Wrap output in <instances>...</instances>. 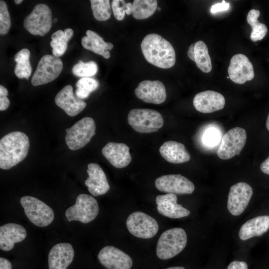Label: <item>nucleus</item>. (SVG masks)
I'll return each mask as SVG.
<instances>
[{
	"instance_id": "obj_1",
	"label": "nucleus",
	"mask_w": 269,
	"mask_h": 269,
	"mask_svg": "<svg viewBox=\"0 0 269 269\" xmlns=\"http://www.w3.org/2000/svg\"><path fill=\"white\" fill-rule=\"evenodd\" d=\"M140 46L145 59L153 65L168 69L175 64L176 55L173 46L160 35L147 34L142 40Z\"/></svg>"
},
{
	"instance_id": "obj_2",
	"label": "nucleus",
	"mask_w": 269,
	"mask_h": 269,
	"mask_svg": "<svg viewBox=\"0 0 269 269\" xmlns=\"http://www.w3.org/2000/svg\"><path fill=\"white\" fill-rule=\"evenodd\" d=\"M29 139L19 131L10 132L0 140V168L8 170L18 164L27 156Z\"/></svg>"
},
{
	"instance_id": "obj_3",
	"label": "nucleus",
	"mask_w": 269,
	"mask_h": 269,
	"mask_svg": "<svg viewBox=\"0 0 269 269\" xmlns=\"http://www.w3.org/2000/svg\"><path fill=\"white\" fill-rule=\"evenodd\" d=\"M187 242V235L183 229L174 228L166 230L157 241L156 255L161 260L171 259L183 251Z\"/></svg>"
},
{
	"instance_id": "obj_4",
	"label": "nucleus",
	"mask_w": 269,
	"mask_h": 269,
	"mask_svg": "<svg viewBox=\"0 0 269 269\" xmlns=\"http://www.w3.org/2000/svg\"><path fill=\"white\" fill-rule=\"evenodd\" d=\"M129 124L139 133H151L162 127L164 121L157 111L149 109H134L128 116Z\"/></svg>"
},
{
	"instance_id": "obj_5",
	"label": "nucleus",
	"mask_w": 269,
	"mask_h": 269,
	"mask_svg": "<svg viewBox=\"0 0 269 269\" xmlns=\"http://www.w3.org/2000/svg\"><path fill=\"white\" fill-rule=\"evenodd\" d=\"M96 125L91 117H84L65 131V141L72 150L79 149L89 142L95 134Z\"/></svg>"
},
{
	"instance_id": "obj_6",
	"label": "nucleus",
	"mask_w": 269,
	"mask_h": 269,
	"mask_svg": "<svg viewBox=\"0 0 269 269\" xmlns=\"http://www.w3.org/2000/svg\"><path fill=\"white\" fill-rule=\"evenodd\" d=\"M20 202L26 217L35 225L44 227L53 221V210L39 199L31 196H24L20 198Z\"/></svg>"
},
{
	"instance_id": "obj_7",
	"label": "nucleus",
	"mask_w": 269,
	"mask_h": 269,
	"mask_svg": "<svg viewBox=\"0 0 269 269\" xmlns=\"http://www.w3.org/2000/svg\"><path fill=\"white\" fill-rule=\"evenodd\" d=\"M99 210L98 202L93 197L80 194L77 196L75 204L67 209L65 216L69 222L77 221L88 223L97 217Z\"/></svg>"
},
{
	"instance_id": "obj_8",
	"label": "nucleus",
	"mask_w": 269,
	"mask_h": 269,
	"mask_svg": "<svg viewBox=\"0 0 269 269\" xmlns=\"http://www.w3.org/2000/svg\"><path fill=\"white\" fill-rule=\"evenodd\" d=\"M52 12L49 7L43 3L36 4L24 19V28L31 34L43 36L52 26Z\"/></svg>"
},
{
	"instance_id": "obj_9",
	"label": "nucleus",
	"mask_w": 269,
	"mask_h": 269,
	"mask_svg": "<svg viewBox=\"0 0 269 269\" xmlns=\"http://www.w3.org/2000/svg\"><path fill=\"white\" fill-rule=\"evenodd\" d=\"M247 140L245 129L235 127L229 130L223 136L217 154L221 159L226 160L239 155Z\"/></svg>"
},
{
	"instance_id": "obj_10",
	"label": "nucleus",
	"mask_w": 269,
	"mask_h": 269,
	"mask_svg": "<svg viewBox=\"0 0 269 269\" xmlns=\"http://www.w3.org/2000/svg\"><path fill=\"white\" fill-rule=\"evenodd\" d=\"M63 69V62L57 57L47 54L40 59L32 77L33 86L44 85L50 82L60 75Z\"/></svg>"
},
{
	"instance_id": "obj_11",
	"label": "nucleus",
	"mask_w": 269,
	"mask_h": 269,
	"mask_svg": "<svg viewBox=\"0 0 269 269\" xmlns=\"http://www.w3.org/2000/svg\"><path fill=\"white\" fill-rule=\"evenodd\" d=\"M129 232L141 239H150L158 231V224L155 219L141 211L131 214L126 221Z\"/></svg>"
},
{
	"instance_id": "obj_12",
	"label": "nucleus",
	"mask_w": 269,
	"mask_h": 269,
	"mask_svg": "<svg viewBox=\"0 0 269 269\" xmlns=\"http://www.w3.org/2000/svg\"><path fill=\"white\" fill-rule=\"evenodd\" d=\"M253 194V189L248 183L238 182L230 187L227 201V208L233 216L241 215L247 207Z\"/></svg>"
},
{
	"instance_id": "obj_13",
	"label": "nucleus",
	"mask_w": 269,
	"mask_h": 269,
	"mask_svg": "<svg viewBox=\"0 0 269 269\" xmlns=\"http://www.w3.org/2000/svg\"><path fill=\"white\" fill-rule=\"evenodd\" d=\"M154 184L161 192L175 194H189L195 189L194 184L181 174L162 175L156 179Z\"/></svg>"
},
{
	"instance_id": "obj_14",
	"label": "nucleus",
	"mask_w": 269,
	"mask_h": 269,
	"mask_svg": "<svg viewBox=\"0 0 269 269\" xmlns=\"http://www.w3.org/2000/svg\"><path fill=\"white\" fill-rule=\"evenodd\" d=\"M98 258L107 269H131L133 263L128 254L111 246L103 248L98 255Z\"/></svg>"
},
{
	"instance_id": "obj_15",
	"label": "nucleus",
	"mask_w": 269,
	"mask_h": 269,
	"mask_svg": "<svg viewBox=\"0 0 269 269\" xmlns=\"http://www.w3.org/2000/svg\"><path fill=\"white\" fill-rule=\"evenodd\" d=\"M228 72L230 79L239 84L252 80L255 76L252 63L245 55L240 53L231 58Z\"/></svg>"
},
{
	"instance_id": "obj_16",
	"label": "nucleus",
	"mask_w": 269,
	"mask_h": 269,
	"mask_svg": "<svg viewBox=\"0 0 269 269\" xmlns=\"http://www.w3.org/2000/svg\"><path fill=\"white\" fill-rule=\"evenodd\" d=\"M136 97L147 103L160 104L166 98L165 87L158 80H144L139 83L134 90Z\"/></svg>"
},
{
	"instance_id": "obj_17",
	"label": "nucleus",
	"mask_w": 269,
	"mask_h": 269,
	"mask_svg": "<svg viewBox=\"0 0 269 269\" xmlns=\"http://www.w3.org/2000/svg\"><path fill=\"white\" fill-rule=\"evenodd\" d=\"M55 102L70 117L77 115L87 105L86 102L74 94L73 87L70 85L65 86L57 94Z\"/></svg>"
},
{
	"instance_id": "obj_18",
	"label": "nucleus",
	"mask_w": 269,
	"mask_h": 269,
	"mask_svg": "<svg viewBox=\"0 0 269 269\" xmlns=\"http://www.w3.org/2000/svg\"><path fill=\"white\" fill-rule=\"evenodd\" d=\"M193 104L197 111L208 114L223 109L225 99L220 93L207 90L197 94L194 97Z\"/></svg>"
},
{
	"instance_id": "obj_19",
	"label": "nucleus",
	"mask_w": 269,
	"mask_h": 269,
	"mask_svg": "<svg viewBox=\"0 0 269 269\" xmlns=\"http://www.w3.org/2000/svg\"><path fill=\"white\" fill-rule=\"evenodd\" d=\"M88 177L85 181L89 192L94 196L106 194L110 188L106 174L101 167L97 163L88 164L86 170Z\"/></svg>"
},
{
	"instance_id": "obj_20",
	"label": "nucleus",
	"mask_w": 269,
	"mask_h": 269,
	"mask_svg": "<svg viewBox=\"0 0 269 269\" xmlns=\"http://www.w3.org/2000/svg\"><path fill=\"white\" fill-rule=\"evenodd\" d=\"M177 197L175 194L167 193L157 195L155 199L158 212L167 217L178 219L188 216L190 211L177 203Z\"/></svg>"
},
{
	"instance_id": "obj_21",
	"label": "nucleus",
	"mask_w": 269,
	"mask_h": 269,
	"mask_svg": "<svg viewBox=\"0 0 269 269\" xmlns=\"http://www.w3.org/2000/svg\"><path fill=\"white\" fill-rule=\"evenodd\" d=\"M104 156L114 167L123 168L132 161L129 147L125 143L110 142L102 149Z\"/></svg>"
},
{
	"instance_id": "obj_22",
	"label": "nucleus",
	"mask_w": 269,
	"mask_h": 269,
	"mask_svg": "<svg viewBox=\"0 0 269 269\" xmlns=\"http://www.w3.org/2000/svg\"><path fill=\"white\" fill-rule=\"evenodd\" d=\"M74 257V251L71 244L61 243L54 246L48 254L49 269H67Z\"/></svg>"
},
{
	"instance_id": "obj_23",
	"label": "nucleus",
	"mask_w": 269,
	"mask_h": 269,
	"mask_svg": "<svg viewBox=\"0 0 269 269\" xmlns=\"http://www.w3.org/2000/svg\"><path fill=\"white\" fill-rule=\"evenodd\" d=\"M26 237L25 228L17 224L7 223L0 227V249L8 251L16 243L22 241Z\"/></svg>"
},
{
	"instance_id": "obj_24",
	"label": "nucleus",
	"mask_w": 269,
	"mask_h": 269,
	"mask_svg": "<svg viewBox=\"0 0 269 269\" xmlns=\"http://www.w3.org/2000/svg\"><path fill=\"white\" fill-rule=\"evenodd\" d=\"M159 151L163 158L172 163L186 162L189 161L191 158L185 145L175 141H165L160 147Z\"/></svg>"
},
{
	"instance_id": "obj_25",
	"label": "nucleus",
	"mask_w": 269,
	"mask_h": 269,
	"mask_svg": "<svg viewBox=\"0 0 269 269\" xmlns=\"http://www.w3.org/2000/svg\"><path fill=\"white\" fill-rule=\"evenodd\" d=\"M269 229V216L263 215L248 220L241 227L239 236L245 241L254 237H259Z\"/></svg>"
},
{
	"instance_id": "obj_26",
	"label": "nucleus",
	"mask_w": 269,
	"mask_h": 269,
	"mask_svg": "<svg viewBox=\"0 0 269 269\" xmlns=\"http://www.w3.org/2000/svg\"><path fill=\"white\" fill-rule=\"evenodd\" d=\"M86 33V36L81 39L83 47L106 59L109 58L111 56L109 50L113 48V44L105 42L100 35L91 30H87Z\"/></svg>"
},
{
	"instance_id": "obj_27",
	"label": "nucleus",
	"mask_w": 269,
	"mask_h": 269,
	"mask_svg": "<svg viewBox=\"0 0 269 269\" xmlns=\"http://www.w3.org/2000/svg\"><path fill=\"white\" fill-rule=\"evenodd\" d=\"M73 35L71 28H66L64 31L58 30L51 36L50 44L52 47V53L54 56L59 57L66 51L69 40Z\"/></svg>"
},
{
	"instance_id": "obj_28",
	"label": "nucleus",
	"mask_w": 269,
	"mask_h": 269,
	"mask_svg": "<svg viewBox=\"0 0 269 269\" xmlns=\"http://www.w3.org/2000/svg\"><path fill=\"white\" fill-rule=\"evenodd\" d=\"M30 53L27 48H23L18 51L14 56V60L16 64L14 68V73L19 79H28L31 75L32 68L29 61Z\"/></svg>"
},
{
	"instance_id": "obj_29",
	"label": "nucleus",
	"mask_w": 269,
	"mask_h": 269,
	"mask_svg": "<svg viewBox=\"0 0 269 269\" xmlns=\"http://www.w3.org/2000/svg\"><path fill=\"white\" fill-rule=\"evenodd\" d=\"M194 62L203 72L208 73L212 69L208 47L203 41L196 42L194 46Z\"/></svg>"
},
{
	"instance_id": "obj_30",
	"label": "nucleus",
	"mask_w": 269,
	"mask_h": 269,
	"mask_svg": "<svg viewBox=\"0 0 269 269\" xmlns=\"http://www.w3.org/2000/svg\"><path fill=\"white\" fill-rule=\"evenodd\" d=\"M260 15V12L259 10L252 9L247 16V22L252 27L250 38L254 42L263 39L268 32L267 26L260 22L258 19Z\"/></svg>"
},
{
	"instance_id": "obj_31",
	"label": "nucleus",
	"mask_w": 269,
	"mask_h": 269,
	"mask_svg": "<svg viewBox=\"0 0 269 269\" xmlns=\"http://www.w3.org/2000/svg\"><path fill=\"white\" fill-rule=\"evenodd\" d=\"M157 7L156 0H134L133 2L132 14L136 19H144L152 15Z\"/></svg>"
},
{
	"instance_id": "obj_32",
	"label": "nucleus",
	"mask_w": 269,
	"mask_h": 269,
	"mask_svg": "<svg viewBox=\"0 0 269 269\" xmlns=\"http://www.w3.org/2000/svg\"><path fill=\"white\" fill-rule=\"evenodd\" d=\"M91 7L94 18L99 21H106L111 15L112 9L109 0H91Z\"/></svg>"
},
{
	"instance_id": "obj_33",
	"label": "nucleus",
	"mask_w": 269,
	"mask_h": 269,
	"mask_svg": "<svg viewBox=\"0 0 269 269\" xmlns=\"http://www.w3.org/2000/svg\"><path fill=\"white\" fill-rule=\"evenodd\" d=\"M76 96L81 99L87 98L90 94L96 90L99 86V82L94 78L86 77L80 79L76 83Z\"/></svg>"
},
{
	"instance_id": "obj_34",
	"label": "nucleus",
	"mask_w": 269,
	"mask_h": 269,
	"mask_svg": "<svg viewBox=\"0 0 269 269\" xmlns=\"http://www.w3.org/2000/svg\"><path fill=\"white\" fill-rule=\"evenodd\" d=\"M98 65L94 61L84 62L82 61H79L73 66L72 71L73 74L76 76L86 78L95 75L98 72Z\"/></svg>"
},
{
	"instance_id": "obj_35",
	"label": "nucleus",
	"mask_w": 269,
	"mask_h": 269,
	"mask_svg": "<svg viewBox=\"0 0 269 269\" xmlns=\"http://www.w3.org/2000/svg\"><path fill=\"white\" fill-rule=\"evenodd\" d=\"M111 6L115 17L118 20H123L126 13H132L133 3H126L124 0H112Z\"/></svg>"
},
{
	"instance_id": "obj_36",
	"label": "nucleus",
	"mask_w": 269,
	"mask_h": 269,
	"mask_svg": "<svg viewBox=\"0 0 269 269\" xmlns=\"http://www.w3.org/2000/svg\"><path fill=\"white\" fill-rule=\"evenodd\" d=\"M11 21L9 13L6 3L3 0L0 1V34H7L10 29Z\"/></svg>"
},
{
	"instance_id": "obj_37",
	"label": "nucleus",
	"mask_w": 269,
	"mask_h": 269,
	"mask_svg": "<svg viewBox=\"0 0 269 269\" xmlns=\"http://www.w3.org/2000/svg\"><path fill=\"white\" fill-rule=\"evenodd\" d=\"M8 91L2 85H0V111L6 110L10 105V101L7 97Z\"/></svg>"
},
{
	"instance_id": "obj_38",
	"label": "nucleus",
	"mask_w": 269,
	"mask_h": 269,
	"mask_svg": "<svg viewBox=\"0 0 269 269\" xmlns=\"http://www.w3.org/2000/svg\"><path fill=\"white\" fill-rule=\"evenodd\" d=\"M230 4L223 0L222 2H218L213 5L210 8V12L215 13L218 12L227 10L229 8Z\"/></svg>"
},
{
	"instance_id": "obj_39",
	"label": "nucleus",
	"mask_w": 269,
	"mask_h": 269,
	"mask_svg": "<svg viewBox=\"0 0 269 269\" xmlns=\"http://www.w3.org/2000/svg\"><path fill=\"white\" fill-rule=\"evenodd\" d=\"M227 269H248V267L245 262L235 261L230 263Z\"/></svg>"
},
{
	"instance_id": "obj_40",
	"label": "nucleus",
	"mask_w": 269,
	"mask_h": 269,
	"mask_svg": "<svg viewBox=\"0 0 269 269\" xmlns=\"http://www.w3.org/2000/svg\"><path fill=\"white\" fill-rule=\"evenodd\" d=\"M260 169L263 172L269 175V156L261 163Z\"/></svg>"
},
{
	"instance_id": "obj_41",
	"label": "nucleus",
	"mask_w": 269,
	"mask_h": 269,
	"mask_svg": "<svg viewBox=\"0 0 269 269\" xmlns=\"http://www.w3.org/2000/svg\"><path fill=\"white\" fill-rule=\"evenodd\" d=\"M10 262L6 259L0 258V269H11Z\"/></svg>"
},
{
	"instance_id": "obj_42",
	"label": "nucleus",
	"mask_w": 269,
	"mask_h": 269,
	"mask_svg": "<svg viewBox=\"0 0 269 269\" xmlns=\"http://www.w3.org/2000/svg\"><path fill=\"white\" fill-rule=\"evenodd\" d=\"M195 43H192L189 47L187 55L189 58L192 61H194V46Z\"/></svg>"
},
{
	"instance_id": "obj_43",
	"label": "nucleus",
	"mask_w": 269,
	"mask_h": 269,
	"mask_svg": "<svg viewBox=\"0 0 269 269\" xmlns=\"http://www.w3.org/2000/svg\"><path fill=\"white\" fill-rule=\"evenodd\" d=\"M266 127L268 130L269 131V113L268 114L266 121Z\"/></svg>"
},
{
	"instance_id": "obj_44",
	"label": "nucleus",
	"mask_w": 269,
	"mask_h": 269,
	"mask_svg": "<svg viewBox=\"0 0 269 269\" xmlns=\"http://www.w3.org/2000/svg\"><path fill=\"white\" fill-rule=\"evenodd\" d=\"M165 269H185L182 267H170Z\"/></svg>"
},
{
	"instance_id": "obj_45",
	"label": "nucleus",
	"mask_w": 269,
	"mask_h": 269,
	"mask_svg": "<svg viewBox=\"0 0 269 269\" xmlns=\"http://www.w3.org/2000/svg\"><path fill=\"white\" fill-rule=\"evenodd\" d=\"M23 1L22 0H14V2L16 4H18Z\"/></svg>"
},
{
	"instance_id": "obj_46",
	"label": "nucleus",
	"mask_w": 269,
	"mask_h": 269,
	"mask_svg": "<svg viewBox=\"0 0 269 269\" xmlns=\"http://www.w3.org/2000/svg\"><path fill=\"white\" fill-rule=\"evenodd\" d=\"M208 136H209V138H207V140H208V141H210V138H210V137H211V135H208ZM212 137V138H211L213 140H214V135L213 134V135H212V137Z\"/></svg>"
},
{
	"instance_id": "obj_47",
	"label": "nucleus",
	"mask_w": 269,
	"mask_h": 269,
	"mask_svg": "<svg viewBox=\"0 0 269 269\" xmlns=\"http://www.w3.org/2000/svg\"><path fill=\"white\" fill-rule=\"evenodd\" d=\"M57 20V18H55V19H54V22L55 23V22H56Z\"/></svg>"
}]
</instances>
